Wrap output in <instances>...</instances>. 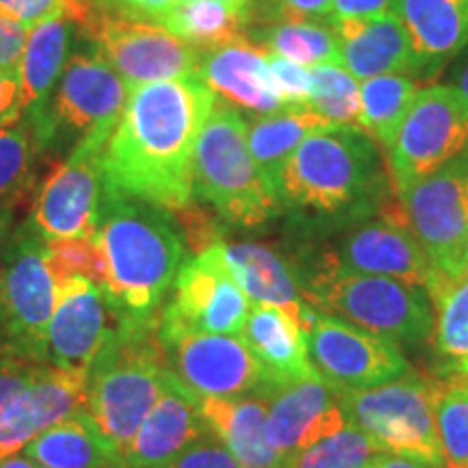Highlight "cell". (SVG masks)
<instances>
[{
  "instance_id": "6da1fadb",
  "label": "cell",
  "mask_w": 468,
  "mask_h": 468,
  "mask_svg": "<svg viewBox=\"0 0 468 468\" xmlns=\"http://www.w3.org/2000/svg\"><path fill=\"white\" fill-rule=\"evenodd\" d=\"M218 96L197 76L134 87L102 152L107 191L154 207H193V154Z\"/></svg>"
},
{
  "instance_id": "7a4b0ae2",
  "label": "cell",
  "mask_w": 468,
  "mask_h": 468,
  "mask_svg": "<svg viewBox=\"0 0 468 468\" xmlns=\"http://www.w3.org/2000/svg\"><path fill=\"white\" fill-rule=\"evenodd\" d=\"M93 241L104 261L101 291L133 317H154L185 262V243L165 208L104 193Z\"/></svg>"
},
{
  "instance_id": "3957f363",
  "label": "cell",
  "mask_w": 468,
  "mask_h": 468,
  "mask_svg": "<svg viewBox=\"0 0 468 468\" xmlns=\"http://www.w3.org/2000/svg\"><path fill=\"white\" fill-rule=\"evenodd\" d=\"M159 317L161 313L154 317L122 313L87 371V410L122 455L161 395L167 365L159 343Z\"/></svg>"
},
{
  "instance_id": "277c9868",
  "label": "cell",
  "mask_w": 468,
  "mask_h": 468,
  "mask_svg": "<svg viewBox=\"0 0 468 468\" xmlns=\"http://www.w3.org/2000/svg\"><path fill=\"white\" fill-rule=\"evenodd\" d=\"M382 150L358 126L319 128L286 163L280 197L317 213H338L382 183Z\"/></svg>"
},
{
  "instance_id": "5b68a950",
  "label": "cell",
  "mask_w": 468,
  "mask_h": 468,
  "mask_svg": "<svg viewBox=\"0 0 468 468\" xmlns=\"http://www.w3.org/2000/svg\"><path fill=\"white\" fill-rule=\"evenodd\" d=\"M248 122L230 104H215L193 154V197L207 202L228 224L256 228L282 202L251 159Z\"/></svg>"
},
{
  "instance_id": "8992f818",
  "label": "cell",
  "mask_w": 468,
  "mask_h": 468,
  "mask_svg": "<svg viewBox=\"0 0 468 468\" xmlns=\"http://www.w3.org/2000/svg\"><path fill=\"white\" fill-rule=\"evenodd\" d=\"M302 292L313 308L395 343H423L434 332V303L423 286L347 271L332 256L324 259Z\"/></svg>"
},
{
  "instance_id": "52a82bcc",
  "label": "cell",
  "mask_w": 468,
  "mask_h": 468,
  "mask_svg": "<svg viewBox=\"0 0 468 468\" xmlns=\"http://www.w3.org/2000/svg\"><path fill=\"white\" fill-rule=\"evenodd\" d=\"M131 87L96 52H76L63 68L48 102L37 113H27L25 126L35 145L44 148L72 139L104 148L120 124Z\"/></svg>"
},
{
  "instance_id": "ba28073f",
  "label": "cell",
  "mask_w": 468,
  "mask_h": 468,
  "mask_svg": "<svg viewBox=\"0 0 468 468\" xmlns=\"http://www.w3.org/2000/svg\"><path fill=\"white\" fill-rule=\"evenodd\" d=\"M58 280L37 230L22 224L0 259V354L46 365V336Z\"/></svg>"
},
{
  "instance_id": "9c48e42d",
  "label": "cell",
  "mask_w": 468,
  "mask_h": 468,
  "mask_svg": "<svg viewBox=\"0 0 468 468\" xmlns=\"http://www.w3.org/2000/svg\"><path fill=\"white\" fill-rule=\"evenodd\" d=\"M335 390L349 423L371 436L386 452L444 468L434 414L436 382L408 371L395 382L376 388Z\"/></svg>"
},
{
  "instance_id": "30bf717a",
  "label": "cell",
  "mask_w": 468,
  "mask_h": 468,
  "mask_svg": "<svg viewBox=\"0 0 468 468\" xmlns=\"http://www.w3.org/2000/svg\"><path fill=\"white\" fill-rule=\"evenodd\" d=\"M468 148V104L452 85H430L386 150V178L395 196L431 176Z\"/></svg>"
},
{
  "instance_id": "8fae6325",
  "label": "cell",
  "mask_w": 468,
  "mask_h": 468,
  "mask_svg": "<svg viewBox=\"0 0 468 468\" xmlns=\"http://www.w3.org/2000/svg\"><path fill=\"white\" fill-rule=\"evenodd\" d=\"M397 197L406 226L438 276L462 278L468 248V148Z\"/></svg>"
},
{
  "instance_id": "7c38bea8",
  "label": "cell",
  "mask_w": 468,
  "mask_h": 468,
  "mask_svg": "<svg viewBox=\"0 0 468 468\" xmlns=\"http://www.w3.org/2000/svg\"><path fill=\"white\" fill-rule=\"evenodd\" d=\"M250 310L251 302L228 269L221 243H213L183 262L159 332L239 336Z\"/></svg>"
},
{
  "instance_id": "4fadbf2b",
  "label": "cell",
  "mask_w": 468,
  "mask_h": 468,
  "mask_svg": "<svg viewBox=\"0 0 468 468\" xmlns=\"http://www.w3.org/2000/svg\"><path fill=\"white\" fill-rule=\"evenodd\" d=\"M101 55L126 85L134 90L159 80L200 74L202 52L152 22L85 16L76 20Z\"/></svg>"
},
{
  "instance_id": "5bb4252c",
  "label": "cell",
  "mask_w": 468,
  "mask_h": 468,
  "mask_svg": "<svg viewBox=\"0 0 468 468\" xmlns=\"http://www.w3.org/2000/svg\"><path fill=\"white\" fill-rule=\"evenodd\" d=\"M169 371L200 397H248L276 393L259 362L239 336L159 332Z\"/></svg>"
},
{
  "instance_id": "9a60e30c",
  "label": "cell",
  "mask_w": 468,
  "mask_h": 468,
  "mask_svg": "<svg viewBox=\"0 0 468 468\" xmlns=\"http://www.w3.org/2000/svg\"><path fill=\"white\" fill-rule=\"evenodd\" d=\"M306 336L310 360L319 376L335 388H376L410 371L395 341L332 314H319V310L306 327Z\"/></svg>"
},
{
  "instance_id": "2e32d148",
  "label": "cell",
  "mask_w": 468,
  "mask_h": 468,
  "mask_svg": "<svg viewBox=\"0 0 468 468\" xmlns=\"http://www.w3.org/2000/svg\"><path fill=\"white\" fill-rule=\"evenodd\" d=\"M104 148L76 144L69 156L48 176L33 204L31 224L42 239H93L107 185Z\"/></svg>"
},
{
  "instance_id": "e0dca14e",
  "label": "cell",
  "mask_w": 468,
  "mask_h": 468,
  "mask_svg": "<svg viewBox=\"0 0 468 468\" xmlns=\"http://www.w3.org/2000/svg\"><path fill=\"white\" fill-rule=\"evenodd\" d=\"M120 314L98 284L85 278L61 280L46 336V365L66 371H90L120 324Z\"/></svg>"
},
{
  "instance_id": "ac0fdd59",
  "label": "cell",
  "mask_w": 468,
  "mask_h": 468,
  "mask_svg": "<svg viewBox=\"0 0 468 468\" xmlns=\"http://www.w3.org/2000/svg\"><path fill=\"white\" fill-rule=\"evenodd\" d=\"M349 425L336 390L324 378L278 388L269 397L267 438L280 458L292 466L314 442Z\"/></svg>"
},
{
  "instance_id": "d6986e66",
  "label": "cell",
  "mask_w": 468,
  "mask_h": 468,
  "mask_svg": "<svg viewBox=\"0 0 468 468\" xmlns=\"http://www.w3.org/2000/svg\"><path fill=\"white\" fill-rule=\"evenodd\" d=\"M330 256L347 271L393 278L427 291L436 278L434 265L410 228L384 218L365 221L345 234Z\"/></svg>"
},
{
  "instance_id": "ffe728a7",
  "label": "cell",
  "mask_w": 468,
  "mask_h": 468,
  "mask_svg": "<svg viewBox=\"0 0 468 468\" xmlns=\"http://www.w3.org/2000/svg\"><path fill=\"white\" fill-rule=\"evenodd\" d=\"M208 434L197 395L167 368L159 401L126 449L124 468H167L185 449Z\"/></svg>"
},
{
  "instance_id": "44dd1931",
  "label": "cell",
  "mask_w": 468,
  "mask_h": 468,
  "mask_svg": "<svg viewBox=\"0 0 468 468\" xmlns=\"http://www.w3.org/2000/svg\"><path fill=\"white\" fill-rule=\"evenodd\" d=\"M87 406V371L39 365L35 378L0 419V460L20 453L33 438Z\"/></svg>"
},
{
  "instance_id": "7402d4cb",
  "label": "cell",
  "mask_w": 468,
  "mask_h": 468,
  "mask_svg": "<svg viewBox=\"0 0 468 468\" xmlns=\"http://www.w3.org/2000/svg\"><path fill=\"white\" fill-rule=\"evenodd\" d=\"M200 79L210 91L234 109L256 115L284 111V101L271 76L267 50L251 42L248 35L218 48L202 52Z\"/></svg>"
},
{
  "instance_id": "603a6c76",
  "label": "cell",
  "mask_w": 468,
  "mask_h": 468,
  "mask_svg": "<svg viewBox=\"0 0 468 468\" xmlns=\"http://www.w3.org/2000/svg\"><path fill=\"white\" fill-rule=\"evenodd\" d=\"M239 338L276 390L319 376L310 360L306 330L282 308L251 303Z\"/></svg>"
},
{
  "instance_id": "cb8c5ba5",
  "label": "cell",
  "mask_w": 468,
  "mask_h": 468,
  "mask_svg": "<svg viewBox=\"0 0 468 468\" xmlns=\"http://www.w3.org/2000/svg\"><path fill=\"white\" fill-rule=\"evenodd\" d=\"M393 14L406 28L423 79H436L468 48L464 0H393Z\"/></svg>"
},
{
  "instance_id": "d4e9b609",
  "label": "cell",
  "mask_w": 468,
  "mask_h": 468,
  "mask_svg": "<svg viewBox=\"0 0 468 468\" xmlns=\"http://www.w3.org/2000/svg\"><path fill=\"white\" fill-rule=\"evenodd\" d=\"M226 265L254 306H276L306 330L317 308L303 300L295 273L278 251L261 243H221Z\"/></svg>"
},
{
  "instance_id": "484cf974",
  "label": "cell",
  "mask_w": 468,
  "mask_h": 468,
  "mask_svg": "<svg viewBox=\"0 0 468 468\" xmlns=\"http://www.w3.org/2000/svg\"><path fill=\"white\" fill-rule=\"evenodd\" d=\"M202 417L210 434L224 444L243 468H292L273 452L267 438L269 397H200Z\"/></svg>"
},
{
  "instance_id": "4316f807",
  "label": "cell",
  "mask_w": 468,
  "mask_h": 468,
  "mask_svg": "<svg viewBox=\"0 0 468 468\" xmlns=\"http://www.w3.org/2000/svg\"><path fill=\"white\" fill-rule=\"evenodd\" d=\"M22 453L42 468H124V455L104 436L87 406L52 423Z\"/></svg>"
},
{
  "instance_id": "83f0119b",
  "label": "cell",
  "mask_w": 468,
  "mask_h": 468,
  "mask_svg": "<svg viewBox=\"0 0 468 468\" xmlns=\"http://www.w3.org/2000/svg\"><path fill=\"white\" fill-rule=\"evenodd\" d=\"M341 66L358 83L384 74L419 76L412 44L393 11L368 20L358 35L341 42Z\"/></svg>"
},
{
  "instance_id": "f1b7e54d",
  "label": "cell",
  "mask_w": 468,
  "mask_h": 468,
  "mask_svg": "<svg viewBox=\"0 0 468 468\" xmlns=\"http://www.w3.org/2000/svg\"><path fill=\"white\" fill-rule=\"evenodd\" d=\"M72 39L74 20L68 14L46 20L28 31L20 68H17L25 113H37L46 107L57 80L61 79L63 68L69 61Z\"/></svg>"
},
{
  "instance_id": "f546056e",
  "label": "cell",
  "mask_w": 468,
  "mask_h": 468,
  "mask_svg": "<svg viewBox=\"0 0 468 468\" xmlns=\"http://www.w3.org/2000/svg\"><path fill=\"white\" fill-rule=\"evenodd\" d=\"M327 126L335 124H330L319 113H314L313 109L280 111V113L261 115L256 117L254 124L248 126L251 159L259 165L269 189L273 191V196L280 202H282V197H280V178H282V172L292 152L300 148V144L308 134Z\"/></svg>"
},
{
  "instance_id": "4dcf8cb0",
  "label": "cell",
  "mask_w": 468,
  "mask_h": 468,
  "mask_svg": "<svg viewBox=\"0 0 468 468\" xmlns=\"http://www.w3.org/2000/svg\"><path fill=\"white\" fill-rule=\"evenodd\" d=\"M434 351L441 371L468 382V278H434Z\"/></svg>"
},
{
  "instance_id": "1f68e13d",
  "label": "cell",
  "mask_w": 468,
  "mask_h": 468,
  "mask_svg": "<svg viewBox=\"0 0 468 468\" xmlns=\"http://www.w3.org/2000/svg\"><path fill=\"white\" fill-rule=\"evenodd\" d=\"M248 37L271 55L284 57L303 68L338 63L341 37L325 20H278L254 28Z\"/></svg>"
},
{
  "instance_id": "d6a6232c",
  "label": "cell",
  "mask_w": 468,
  "mask_h": 468,
  "mask_svg": "<svg viewBox=\"0 0 468 468\" xmlns=\"http://www.w3.org/2000/svg\"><path fill=\"white\" fill-rule=\"evenodd\" d=\"M419 91V80L406 74H384L362 80L358 128L379 148L388 150Z\"/></svg>"
},
{
  "instance_id": "836d02e7",
  "label": "cell",
  "mask_w": 468,
  "mask_h": 468,
  "mask_svg": "<svg viewBox=\"0 0 468 468\" xmlns=\"http://www.w3.org/2000/svg\"><path fill=\"white\" fill-rule=\"evenodd\" d=\"M161 27L200 52H208L248 35V20L234 14L221 0H183L163 17Z\"/></svg>"
},
{
  "instance_id": "e575fe53",
  "label": "cell",
  "mask_w": 468,
  "mask_h": 468,
  "mask_svg": "<svg viewBox=\"0 0 468 468\" xmlns=\"http://www.w3.org/2000/svg\"><path fill=\"white\" fill-rule=\"evenodd\" d=\"M313 101L310 109L335 126H358L360 83L338 63L310 68Z\"/></svg>"
},
{
  "instance_id": "d590c367",
  "label": "cell",
  "mask_w": 468,
  "mask_h": 468,
  "mask_svg": "<svg viewBox=\"0 0 468 468\" xmlns=\"http://www.w3.org/2000/svg\"><path fill=\"white\" fill-rule=\"evenodd\" d=\"M434 414L444 468H468V382H436Z\"/></svg>"
},
{
  "instance_id": "8d00e7d4",
  "label": "cell",
  "mask_w": 468,
  "mask_h": 468,
  "mask_svg": "<svg viewBox=\"0 0 468 468\" xmlns=\"http://www.w3.org/2000/svg\"><path fill=\"white\" fill-rule=\"evenodd\" d=\"M384 447L356 425H345L336 434L308 447L292 468H371L382 458Z\"/></svg>"
},
{
  "instance_id": "74e56055",
  "label": "cell",
  "mask_w": 468,
  "mask_h": 468,
  "mask_svg": "<svg viewBox=\"0 0 468 468\" xmlns=\"http://www.w3.org/2000/svg\"><path fill=\"white\" fill-rule=\"evenodd\" d=\"M44 243L58 282L68 278H85L102 286L104 261L93 239H44Z\"/></svg>"
},
{
  "instance_id": "f35d334b",
  "label": "cell",
  "mask_w": 468,
  "mask_h": 468,
  "mask_svg": "<svg viewBox=\"0 0 468 468\" xmlns=\"http://www.w3.org/2000/svg\"><path fill=\"white\" fill-rule=\"evenodd\" d=\"M35 142L25 126L0 128V204H5L25 185L31 169Z\"/></svg>"
},
{
  "instance_id": "ab89813d",
  "label": "cell",
  "mask_w": 468,
  "mask_h": 468,
  "mask_svg": "<svg viewBox=\"0 0 468 468\" xmlns=\"http://www.w3.org/2000/svg\"><path fill=\"white\" fill-rule=\"evenodd\" d=\"M183 0H69L68 16L80 20L85 16H107L133 22L161 25L163 17Z\"/></svg>"
},
{
  "instance_id": "60d3db41",
  "label": "cell",
  "mask_w": 468,
  "mask_h": 468,
  "mask_svg": "<svg viewBox=\"0 0 468 468\" xmlns=\"http://www.w3.org/2000/svg\"><path fill=\"white\" fill-rule=\"evenodd\" d=\"M267 61L280 96L284 101V111L310 109V101H313V72H310V68H303L284 57L271 55V52H267Z\"/></svg>"
},
{
  "instance_id": "b9f144b4",
  "label": "cell",
  "mask_w": 468,
  "mask_h": 468,
  "mask_svg": "<svg viewBox=\"0 0 468 468\" xmlns=\"http://www.w3.org/2000/svg\"><path fill=\"white\" fill-rule=\"evenodd\" d=\"M335 0H254L251 20L261 25L278 20H325L332 14ZM250 20V22H251Z\"/></svg>"
},
{
  "instance_id": "7bdbcfd3",
  "label": "cell",
  "mask_w": 468,
  "mask_h": 468,
  "mask_svg": "<svg viewBox=\"0 0 468 468\" xmlns=\"http://www.w3.org/2000/svg\"><path fill=\"white\" fill-rule=\"evenodd\" d=\"M68 11L69 0H0V16L27 28L66 16Z\"/></svg>"
},
{
  "instance_id": "ee69618b",
  "label": "cell",
  "mask_w": 468,
  "mask_h": 468,
  "mask_svg": "<svg viewBox=\"0 0 468 468\" xmlns=\"http://www.w3.org/2000/svg\"><path fill=\"white\" fill-rule=\"evenodd\" d=\"M167 468H243L213 434L200 438Z\"/></svg>"
},
{
  "instance_id": "f6af8a7d",
  "label": "cell",
  "mask_w": 468,
  "mask_h": 468,
  "mask_svg": "<svg viewBox=\"0 0 468 468\" xmlns=\"http://www.w3.org/2000/svg\"><path fill=\"white\" fill-rule=\"evenodd\" d=\"M37 368L39 365H35V362L22 360L17 356L0 354V419L7 414L11 403L17 399V395L35 378Z\"/></svg>"
},
{
  "instance_id": "bcb514c9",
  "label": "cell",
  "mask_w": 468,
  "mask_h": 468,
  "mask_svg": "<svg viewBox=\"0 0 468 468\" xmlns=\"http://www.w3.org/2000/svg\"><path fill=\"white\" fill-rule=\"evenodd\" d=\"M25 113L22 109L20 72L0 66V128L14 124Z\"/></svg>"
},
{
  "instance_id": "7dc6e473",
  "label": "cell",
  "mask_w": 468,
  "mask_h": 468,
  "mask_svg": "<svg viewBox=\"0 0 468 468\" xmlns=\"http://www.w3.org/2000/svg\"><path fill=\"white\" fill-rule=\"evenodd\" d=\"M393 11V0H335L332 3V14L327 22L332 20H358L368 22L379 16H386Z\"/></svg>"
},
{
  "instance_id": "c3c4849f",
  "label": "cell",
  "mask_w": 468,
  "mask_h": 468,
  "mask_svg": "<svg viewBox=\"0 0 468 468\" xmlns=\"http://www.w3.org/2000/svg\"><path fill=\"white\" fill-rule=\"evenodd\" d=\"M28 37V28L0 16V66L17 69Z\"/></svg>"
},
{
  "instance_id": "681fc988",
  "label": "cell",
  "mask_w": 468,
  "mask_h": 468,
  "mask_svg": "<svg viewBox=\"0 0 468 468\" xmlns=\"http://www.w3.org/2000/svg\"><path fill=\"white\" fill-rule=\"evenodd\" d=\"M371 468H441L430 464V462H423L419 458H410V455H401V453H384L382 458L376 460V464Z\"/></svg>"
},
{
  "instance_id": "f907efd6",
  "label": "cell",
  "mask_w": 468,
  "mask_h": 468,
  "mask_svg": "<svg viewBox=\"0 0 468 468\" xmlns=\"http://www.w3.org/2000/svg\"><path fill=\"white\" fill-rule=\"evenodd\" d=\"M11 224H14V208L7 202L0 204V259L11 239Z\"/></svg>"
},
{
  "instance_id": "816d5d0a",
  "label": "cell",
  "mask_w": 468,
  "mask_h": 468,
  "mask_svg": "<svg viewBox=\"0 0 468 468\" xmlns=\"http://www.w3.org/2000/svg\"><path fill=\"white\" fill-rule=\"evenodd\" d=\"M452 87L460 93L462 98H464V102L468 104V55L458 63V69H455V74H453Z\"/></svg>"
},
{
  "instance_id": "f5cc1de1",
  "label": "cell",
  "mask_w": 468,
  "mask_h": 468,
  "mask_svg": "<svg viewBox=\"0 0 468 468\" xmlns=\"http://www.w3.org/2000/svg\"><path fill=\"white\" fill-rule=\"evenodd\" d=\"M0 468H42L37 462H33L31 458H27L25 453H16L9 455V458L0 460Z\"/></svg>"
},
{
  "instance_id": "db71d44e",
  "label": "cell",
  "mask_w": 468,
  "mask_h": 468,
  "mask_svg": "<svg viewBox=\"0 0 468 468\" xmlns=\"http://www.w3.org/2000/svg\"><path fill=\"white\" fill-rule=\"evenodd\" d=\"M221 3L228 5L234 14H239L243 17V20H251V9H254V0H221Z\"/></svg>"
},
{
  "instance_id": "11a10c76",
  "label": "cell",
  "mask_w": 468,
  "mask_h": 468,
  "mask_svg": "<svg viewBox=\"0 0 468 468\" xmlns=\"http://www.w3.org/2000/svg\"><path fill=\"white\" fill-rule=\"evenodd\" d=\"M462 278H468V248L464 254V265H462Z\"/></svg>"
},
{
  "instance_id": "9f6ffc18",
  "label": "cell",
  "mask_w": 468,
  "mask_h": 468,
  "mask_svg": "<svg viewBox=\"0 0 468 468\" xmlns=\"http://www.w3.org/2000/svg\"><path fill=\"white\" fill-rule=\"evenodd\" d=\"M464 3H468V0H464Z\"/></svg>"
}]
</instances>
